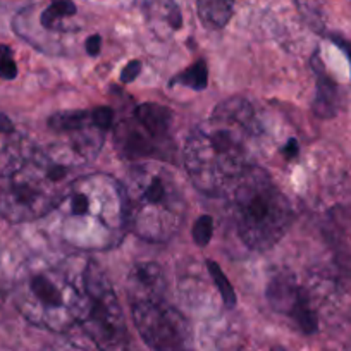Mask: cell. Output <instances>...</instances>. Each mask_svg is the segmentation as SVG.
<instances>
[{
    "label": "cell",
    "mask_w": 351,
    "mask_h": 351,
    "mask_svg": "<svg viewBox=\"0 0 351 351\" xmlns=\"http://www.w3.org/2000/svg\"><path fill=\"white\" fill-rule=\"evenodd\" d=\"M52 212L60 238L88 252L112 248L128 229L123 186L107 174L71 181Z\"/></svg>",
    "instance_id": "2"
},
{
    "label": "cell",
    "mask_w": 351,
    "mask_h": 351,
    "mask_svg": "<svg viewBox=\"0 0 351 351\" xmlns=\"http://www.w3.org/2000/svg\"><path fill=\"white\" fill-rule=\"evenodd\" d=\"M134 327L155 351H186L191 332L183 313L167 302L165 291L128 296Z\"/></svg>",
    "instance_id": "8"
},
{
    "label": "cell",
    "mask_w": 351,
    "mask_h": 351,
    "mask_svg": "<svg viewBox=\"0 0 351 351\" xmlns=\"http://www.w3.org/2000/svg\"><path fill=\"white\" fill-rule=\"evenodd\" d=\"M52 351H83V350H80L77 346H73V344H60L59 348H56V350Z\"/></svg>",
    "instance_id": "26"
},
{
    "label": "cell",
    "mask_w": 351,
    "mask_h": 351,
    "mask_svg": "<svg viewBox=\"0 0 351 351\" xmlns=\"http://www.w3.org/2000/svg\"><path fill=\"white\" fill-rule=\"evenodd\" d=\"M214 234V219L210 215H202L193 226V241L198 246H207Z\"/></svg>",
    "instance_id": "19"
},
{
    "label": "cell",
    "mask_w": 351,
    "mask_h": 351,
    "mask_svg": "<svg viewBox=\"0 0 351 351\" xmlns=\"http://www.w3.org/2000/svg\"><path fill=\"white\" fill-rule=\"evenodd\" d=\"M269 303L276 312L291 317L305 334H313L319 327L315 310L310 305V296L296 278L288 272H279L267 285Z\"/></svg>",
    "instance_id": "9"
},
{
    "label": "cell",
    "mask_w": 351,
    "mask_h": 351,
    "mask_svg": "<svg viewBox=\"0 0 351 351\" xmlns=\"http://www.w3.org/2000/svg\"><path fill=\"white\" fill-rule=\"evenodd\" d=\"M232 219L239 239L250 250L265 252L291 228L293 208L267 171L250 165L234 184Z\"/></svg>",
    "instance_id": "5"
},
{
    "label": "cell",
    "mask_w": 351,
    "mask_h": 351,
    "mask_svg": "<svg viewBox=\"0 0 351 351\" xmlns=\"http://www.w3.org/2000/svg\"><path fill=\"white\" fill-rule=\"evenodd\" d=\"M14 303L33 326L66 332L88 308L84 267L67 262H29L14 285Z\"/></svg>",
    "instance_id": "3"
},
{
    "label": "cell",
    "mask_w": 351,
    "mask_h": 351,
    "mask_svg": "<svg viewBox=\"0 0 351 351\" xmlns=\"http://www.w3.org/2000/svg\"><path fill=\"white\" fill-rule=\"evenodd\" d=\"M234 0H197L198 18L208 29H222L232 16Z\"/></svg>",
    "instance_id": "15"
},
{
    "label": "cell",
    "mask_w": 351,
    "mask_h": 351,
    "mask_svg": "<svg viewBox=\"0 0 351 351\" xmlns=\"http://www.w3.org/2000/svg\"><path fill=\"white\" fill-rule=\"evenodd\" d=\"M145 21L158 38H169L183 26V14L174 0H141Z\"/></svg>",
    "instance_id": "11"
},
{
    "label": "cell",
    "mask_w": 351,
    "mask_h": 351,
    "mask_svg": "<svg viewBox=\"0 0 351 351\" xmlns=\"http://www.w3.org/2000/svg\"><path fill=\"white\" fill-rule=\"evenodd\" d=\"M141 73V62L140 60H131L128 62V66L121 71V81L123 83H131V81L136 80Z\"/></svg>",
    "instance_id": "22"
},
{
    "label": "cell",
    "mask_w": 351,
    "mask_h": 351,
    "mask_svg": "<svg viewBox=\"0 0 351 351\" xmlns=\"http://www.w3.org/2000/svg\"><path fill=\"white\" fill-rule=\"evenodd\" d=\"M92 117L97 128L107 131L114 121V110L110 107H97V109L92 110Z\"/></svg>",
    "instance_id": "21"
},
{
    "label": "cell",
    "mask_w": 351,
    "mask_h": 351,
    "mask_svg": "<svg viewBox=\"0 0 351 351\" xmlns=\"http://www.w3.org/2000/svg\"><path fill=\"white\" fill-rule=\"evenodd\" d=\"M133 117L152 134L164 141H171L172 112L167 107L158 104H141L136 107Z\"/></svg>",
    "instance_id": "14"
},
{
    "label": "cell",
    "mask_w": 351,
    "mask_h": 351,
    "mask_svg": "<svg viewBox=\"0 0 351 351\" xmlns=\"http://www.w3.org/2000/svg\"><path fill=\"white\" fill-rule=\"evenodd\" d=\"M121 186L126 202L128 229L138 238L165 243L180 232L188 205L171 169L157 162H143L128 172Z\"/></svg>",
    "instance_id": "4"
},
{
    "label": "cell",
    "mask_w": 351,
    "mask_h": 351,
    "mask_svg": "<svg viewBox=\"0 0 351 351\" xmlns=\"http://www.w3.org/2000/svg\"><path fill=\"white\" fill-rule=\"evenodd\" d=\"M52 2H53V0H52Z\"/></svg>",
    "instance_id": "27"
},
{
    "label": "cell",
    "mask_w": 351,
    "mask_h": 351,
    "mask_svg": "<svg viewBox=\"0 0 351 351\" xmlns=\"http://www.w3.org/2000/svg\"><path fill=\"white\" fill-rule=\"evenodd\" d=\"M258 131L248 100L232 97L195 128L184 145L183 158L191 183L207 197H219L238 183L250 167V147Z\"/></svg>",
    "instance_id": "1"
},
{
    "label": "cell",
    "mask_w": 351,
    "mask_h": 351,
    "mask_svg": "<svg viewBox=\"0 0 351 351\" xmlns=\"http://www.w3.org/2000/svg\"><path fill=\"white\" fill-rule=\"evenodd\" d=\"M18 76V66L12 59V50L8 45H0V77L14 80Z\"/></svg>",
    "instance_id": "20"
},
{
    "label": "cell",
    "mask_w": 351,
    "mask_h": 351,
    "mask_svg": "<svg viewBox=\"0 0 351 351\" xmlns=\"http://www.w3.org/2000/svg\"><path fill=\"white\" fill-rule=\"evenodd\" d=\"M77 14V8L73 0H53L52 4L40 14V26L50 33H73L80 26L73 25L71 19Z\"/></svg>",
    "instance_id": "13"
},
{
    "label": "cell",
    "mask_w": 351,
    "mask_h": 351,
    "mask_svg": "<svg viewBox=\"0 0 351 351\" xmlns=\"http://www.w3.org/2000/svg\"><path fill=\"white\" fill-rule=\"evenodd\" d=\"M69 172L45 150H28L0 174V217L23 222L52 212L69 184Z\"/></svg>",
    "instance_id": "6"
},
{
    "label": "cell",
    "mask_w": 351,
    "mask_h": 351,
    "mask_svg": "<svg viewBox=\"0 0 351 351\" xmlns=\"http://www.w3.org/2000/svg\"><path fill=\"white\" fill-rule=\"evenodd\" d=\"M312 69L317 76V92L313 100V114L320 119H330L337 114L339 107V88L334 83L332 77L327 74L322 60L319 56L312 57Z\"/></svg>",
    "instance_id": "12"
},
{
    "label": "cell",
    "mask_w": 351,
    "mask_h": 351,
    "mask_svg": "<svg viewBox=\"0 0 351 351\" xmlns=\"http://www.w3.org/2000/svg\"><path fill=\"white\" fill-rule=\"evenodd\" d=\"M207 265H208V272H210L212 279H214L215 286H217L219 295H221L222 300H224L226 306L232 308V306L236 305V293H234V289H232L231 282H229V279L226 278V274L222 272V269L219 263L208 262Z\"/></svg>",
    "instance_id": "18"
},
{
    "label": "cell",
    "mask_w": 351,
    "mask_h": 351,
    "mask_svg": "<svg viewBox=\"0 0 351 351\" xmlns=\"http://www.w3.org/2000/svg\"><path fill=\"white\" fill-rule=\"evenodd\" d=\"M114 143L121 157L128 160H145V158H155L164 155L165 147L171 141H164L152 134L147 128L141 126L134 117L124 119L117 124L114 131Z\"/></svg>",
    "instance_id": "10"
},
{
    "label": "cell",
    "mask_w": 351,
    "mask_h": 351,
    "mask_svg": "<svg viewBox=\"0 0 351 351\" xmlns=\"http://www.w3.org/2000/svg\"><path fill=\"white\" fill-rule=\"evenodd\" d=\"M0 133H4V134L14 133V126H12L11 119H9L8 116H4V114H0Z\"/></svg>",
    "instance_id": "25"
},
{
    "label": "cell",
    "mask_w": 351,
    "mask_h": 351,
    "mask_svg": "<svg viewBox=\"0 0 351 351\" xmlns=\"http://www.w3.org/2000/svg\"><path fill=\"white\" fill-rule=\"evenodd\" d=\"M296 5L300 18L312 32L324 35L326 32V18H324L322 5L319 0H293Z\"/></svg>",
    "instance_id": "16"
},
{
    "label": "cell",
    "mask_w": 351,
    "mask_h": 351,
    "mask_svg": "<svg viewBox=\"0 0 351 351\" xmlns=\"http://www.w3.org/2000/svg\"><path fill=\"white\" fill-rule=\"evenodd\" d=\"M86 52L90 56H99L100 49H102V38L99 35H92L90 38L86 40Z\"/></svg>",
    "instance_id": "24"
},
{
    "label": "cell",
    "mask_w": 351,
    "mask_h": 351,
    "mask_svg": "<svg viewBox=\"0 0 351 351\" xmlns=\"http://www.w3.org/2000/svg\"><path fill=\"white\" fill-rule=\"evenodd\" d=\"M207 80H208V71L207 64L204 60H198L193 66L188 67L186 71H183L181 74L172 80L171 84H183V86L191 88L195 92H202L207 88Z\"/></svg>",
    "instance_id": "17"
},
{
    "label": "cell",
    "mask_w": 351,
    "mask_h": 351,
    "mask_svg": "<svg viewBox=\"0 0 351 351\" xmlns=\"http://www.w3.org/2000/svg\"><path fill=\"white\" fill-rule=\"evenodd\" d=\"M298 154H300L298 141H296L295 138H289L288 143H286L285 148H282V155L286 157V160H293V158L298 157Z\"/></svg>",
    "instance_id": "23"
},
{
    "label": "cell",
    "mask_w": 351,
    "mask_h": 351,
    "mask_svg": "<svg viewBox=\"0 0 351 351\" xmlns=\"http://www.w3.org/2000/svg\"><path fill=\"white\" fill-rule=\"evenodd\" d=\"M88 308L80 326L99 351H130V332L116 293L99 263L84 265Z\"/></svg>",
    "instance_id": "7"
}]
</instances>
